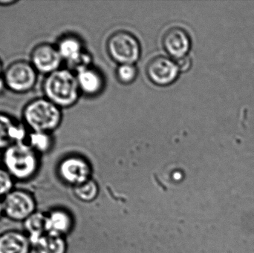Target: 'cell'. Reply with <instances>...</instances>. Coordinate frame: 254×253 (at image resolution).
<instances>
[{
    "instance_id": "1",
    "label": "cell",
    "mask_w": 254,
    "mask_h": 253,
    "mask_svg": "<svg viewBox=\"0 0 254 253\" xmlns=\"http://www.w3.org/2000/svg\"><path fill=\"white\" fill-rule=\"evenodd\" d=\"M61 120V108L44 97L31 100L22 108V122L30 132L52 133Z\"/></svg>"
},
{
    "instance_id": "2",
    "label": "cell",
    "mask_w": 254,
    "mask_h": 253,
    "mask_svg": "<svg viewBox=\"0 0 254 253\" xmlns=\"http://www.w3.org/2000/svg\"><path fill=\"white\" fill-rule=\"evenodd\" d=\"M44 98L60 108H67L78 99L79 87L77 77L68 69H61L48 74L42 83Z\"/></svg>"
},
{
    "instance_id": "3",
    "label": "cell",
    "mask_w": 254,
    "mask_h": 253,
    "mask_svg": "<svg viewBox=\"0 0 254 253\" xmlns=\"http://www.w3.org/2000/svg\"><path fill=\"white\" fill-rule=\"evenodd\" d=\"M1 162L3 167L13 178L25 181L32 178L38 171L40 155L25 143H19L2 152Z\"/></svg>"
},
{
    "instance_id": "4",
    "label": "cell",
    "mask_w": 254,
    "mask_h": 253,
    "mask_svg": "<svg viewBox=\"0 0 254 253\" xmlns=\"http://www.w3.org/2000/svg\"><path fill=\"white\" fill-rule=\"evenodd\" d=\"M2 77L5 89L16 95H24L34 90L39 74L29 61L18 59L4 68Z\"/></svg>"
},
{
    "instance_id": "5",
    "label": "cell",
    "mask_w": 254,
    "mask_h": 253,
    "mask_svg": "<svg viewBox=\"0 0 254 253\" xmlns=\"http://www.w3.org/2000/svg\"><path fill=\"white\" fill-rule=\"evenodd\" d=\"M107 50L112 59L121 65H134L140 57L138 41L132 34L127 31H118L113 34L107 43Z\"/></svg>"
},
{
    "instance_id": "6",
    "label": "cell",
    "mask_w": 254,
    "mask_h": 253,
    "mask_svg": "<svg viewBox=\"0 0 254 253\" xmlns=\"http://www.w3.org/2000/svg\"><path fill=\"white\" fill-rule=\"evenodd\" d=\"M4 214L13 221H25L36 212V203L31 193L12 190L2 202Z\"/></svg>"
},
{
    "instance_id": "7",
    "label": "cell",
    "mask_w": 254,
    "mask_h": 253,
    "mask_svg": "<svg viewBox=\"0 0 254 253\" xmlns=\"http://www.w3.org/2000/svg\"><path fill=\"white\" fill-rule=\"evenodd\" d=\"M29 62L39 74L46 76L61 68L63 59L56 46L42 43L33 48L30 53Z\"/></svg>"
},
{
    "instance_id": "8",
    "label": "cell",
    "mask_w": 254,
    "mask_h": 253,
    "mask_svg": "<svg viewBox=\"0 0 254 253\" xmlns=\"http://www.w3.org/2000/svg\"><path fill=\"white\" fill-rule=\"evenodd\" d=\"M29 132L22 121L0 112V151H4L13 144L25 143Z\"/></svg>"
},
{
    "instance_id": "9",
    "label": "cell",
    "mask_w": 254,
    "mask_h": 253,
    "mask_svg": "<svg viewBox=\"0 0 254 253\" xmlns=\"http://www.w3.org/2000/svg\"><path fill=\"white\" fill-rule=\"evenodd\" d=\"M179 69L176 62L170 58L158 56L149 61L146 74L149 80L158 86H168L177 79Z\"/></svg>"
},
{
    "instance_id": "10",
    "label": "cell",
    "mask_w": 254,
    "mask_h": 253,
    "mask_svg": "<svg viewBox=\"0 0 254 253\" xmlns=\"http://www.w3.org/2000/svg\"><path fill=\"white\" fill-rule=\"evenodd\" d=\"M59 172L64 181L69 184L79 185L88 181L90 168L84 159L71 156L61 162Z\"/></svg>"
},
{
    "instance_id": "11",
    "label": "cell",
    "mask_w": 254,
    "mask_h": 253,
    "mask_svg": "<svg viewBox=\"0 0 254 253\" xmlns=\"http://www.w3.org/2000/svg\"><path fill=\"white\" fill-rule=\"evenodd\" d=\"M163 46L167 53L177 60L187 56L190 49V39L185 30L174 27L164 34Z\"/></svg>"
},
{
    "instance_id": "12",
    "label": "cell",
    "mask_w": 254,
    "mask_h": 253,
    "mask_svg": "<svg viewBox=\"0 0 254 253\" xmlns=\"http://www.w3.org/2000/svg\"><path fill=\"white\" fill-rule=\"evenodd\" d=\"M31 246L25 233L8 231L0 235V253H29Z\"/></svg>"
},
{
    "instance_id": "13",
    "label": "cell",
    "mask_w": 254,
    "mask_h": 253,
    "mask_svg": "<svg viewBox=\"0 0 254 253\" xmlns=\"http://www.w3.org/2000/svg\"><path fill=\"white\" fill-rule=\"evenodd\" d=\"M56 46L63 60L72 65L83 54L82 45L80 40L74 36H65L58 40Z\"/></svg>"
},
{
    "instance_id": "14",
    "label": "cell",
    "mask_w": 254,
    "mask_h": 253,
    "mask_svg": "<svg viewBox=\"0 0 254 253\" xmlns=\"http://www.w3.org/2000/svg\"><path fill=\"white\" fill-rule=\"evenodd\" d=\"M77 79L80 89L89 95L98 94L102 89L104 85L101 74L90 68L78 71Z\"/></svg>"
},
{
    "instance_id": "15",
    "label": "cell",
    "mask_w": 254,
    "mask_h": 253,
    "mask_svg": "<svg viewBox=\"0 0 254 253\" xmlns=\"http://www.w3.org/2000/svg\"><path fill=\"white\" fill-rule=\"evenodd\" d=\"M24 227L31 245L35 247L46 234V215L35 212L24 221Z\"/></svg>"
},
{
    "instance_id": "16",
    "label": "cell",
    "mask_w": 254,
    "mask_h": 253,
    "mask_svg": "<svg viewBox=\"0 0 254 253\" xmlns=\"http://www.w3.org/2000/svg\"><path fill=\"white\" fill-rule=\"evenodd\" d=\"M71 226L68 214L61 210H55L46 215V234L62 237Z\"/></svg>"
},
{
    "instance_id": "17",
    "label": "cell",
    "mask_w": 254,
    "mask_h": 253,
    "mask_svg": "<svg viewBox=\"0 0 254 253\" xmlns=\"http://www.w3.org/2000/svg\"><path fill=\"white\" fill-rule=\"evenodd\" d=\"M53 143L52 133L29 132L25 144L41 155L49 152L52 150Z\"/></svg>"
},
{
    "instance_id": "18",
    "label": "cell",
    "mask_w": 254,
    "mask_h": 253,
    "mask_svg": "<svg viewBox=\"0 0 254 253\" xmlns=\"http://www.w3.org/2000/svg\"><path fill=\"white\" fill-rule=\"evenodd\" d=\"M35 248L38 253H64L65 242L62 237L46 234L39 241Z\"/></svg>"
},
{
    "instance_id": "19",
    "label": "cell",
    "mask_w": 254,
    "mask_h": 253,
    "mask_svg": "<svg viewBox=\"0 0 254 253\" xmlns=\"http://www.w3.org/2000/svg\"><path fill=\"white\" fill-rule=\"evenodd\" d=\"M137 68L131 64L121 65L118 68L117 75L122 83L128 84L134 81L137 76Z\"/></svg>"
},
{
    "instance_id": "20",
    "label": "cell",
    "mask_w": 254,
    "mask_h": 253,
    "mask_svg": "<svg viewBox=\"0 0 254 253\" xmlns=\"http://www.w3.org/2000/svg\"><path fill=\"white\" fill-rule=\"evenodd\" d=\"M97 187L92 181H86L83 184L77 185L76 194L82 200L89 201L96 196Z\"/></svg>"
},
{
    "instance_id": "21",
    "label": "cell",
    "mask_w": 254,
    "mask_h": 253,
    "mask_svg": "<svg viewBox=\"0 0 254 253\" xmlns=\"http://www.w3.org/2000/svg\"><path fill=\"white\" fill-rule=\"evenodd\" d=\"M13 178L4 167H0V197L13 190Z\"/></svg>"
},
{
    "instance_id": "22",
    "label": "cell",
    "mask_w": 254,
    "mask_h": 253,
    "mask_svg": "<svg viewBox=\"0 0 254 253\" xmlns=\"http://www.w3.org/2000/svg\"><path fill=\"white\" fill-rule=\"evenodd\" d=\"M176 62L179 71H182V72L188 71L191 66V60L188 56H185L177 59Z\"/></svg>"
},
{
    "instance_id": "23",
    "label": "cell",
    "mask_w": 254,
    "mask_h": 253,
    "mask_svg": "<svg viewBox=\"0 0 254 253\" xmlns=\"http://www.w3.org/2000/svg\"><path fill=\"white\" fill-rule=\"evenodd\" d=\"M19 2L16 0H0V7H10Z\"/></svg>"
},
{
    "instance_id": "24",
    "label": "cell",
    "mask_w": 254,
    "mask_h": 253,
    "mask_svg": "<svg viewBox=\"0 0 254 253\" xmlns=\"http://www.w3.org/2000/svg\"><path fill=\"white\" fill-rule=\"evenodd\" d=\"M4 68L3 66V62L1 61V58H0V79L2 78L3 73H4Z\"/></svg>"
},
{
    "instance_id": "25",
    "label": "cell",
    "mask_w": 254,
    "mask_h": 253,
    "mask_svg": "<svg viewBox=\"0 0 254 253\" xmlns=\"http://www.w3.org/2000/svg\"><path fill=\"white\" fill-rule=\"evenodd\" d=\"M4 212V209H3V203L2 202L0 201V215Z\"/></svg>"
}]
</instances>
